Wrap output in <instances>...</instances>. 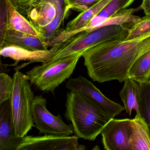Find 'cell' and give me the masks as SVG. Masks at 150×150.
<instances>
[{
    "label": "cell",
    "mask_w": 150,
    "mask_h": 150,
    "mask_svg": "<svg viewBox=\"0 0 150 150\" xmlns=\"http://www.w3.org/2000/svg\"><path fill=\"white\" fill-rule=\"evenodd\" d=\"M57 13L55 0H43L30 11L27 17L37 30L50 23L56 17Z\"/></svg>",
    "instance_id": "cell-13"
},
{
    "label": "cell",
    "mask_w": 150,
    "mask_h": 150,
    "mask_svg": "<svg viewBox=\"0 0 150 150\" xmlns=\"http://www.w3.org/2000/svg\"><path fill=\"white\" fill-rule=\"evenodd\" d=\"M131 121L129 119H112L105 126L101 133L102 142L106 150H130Z\"/></svg>",
    "instance_id": "cell-8"
},
{
    "label": "cell",
    "mask_w": 150,
    "mask_h": 150,
    "mask_svg": "<svg viewBox=\"0 0 150 150\" xmlns=\"http://www.w3.org/2000/svg\"><path fill=\"white\" fill-rule=\"evenodd\" d=\"M150 32V15H146L129 30L126 40L139 38Z\"/></svg>",
    "instance_id": "cell-22"
},
{
    "label": "cell",
    "mask_w": 150,
    "mask_h": 150,
    "mask_svg": "<svg viewBox=\"0 0 150 150\" xmlns=\"http://www.w3.org/2000/svg\"><path fill=\"white\" fill-rule=\"evenodd\" d=\"M57 5L58 13L54 19L50 23L44 27L37 29L39 37L44 43L51 40L57 32L59 30V27L63 22L66 16L69 11L66 8L64 0H55Z\"/></svg>",
    "instance_id": "cell-17"
},
{
    "label": "cell",
    "mask_w": 150,
    "mask_h": 150,
    "mask_svg": "<svg viewBox=\"0 0 150 150\" xmlns=\"http://www.w3.org/2000/svg\"><path fill=\"white\" fill-rule=\"evenodd\" d=\"M130 28L127 26L111 25L90 32H80L56 45V52L47 61H53L72 55L82 56L86 50L107 41L125 40Z\"/></svg>",
    "instance_id": "cell-3"
},
{
    "label": "cell",
    "mask_w": 150,
    "mask_h": 150,
    "mask_svg": "<svg viewBox=\"0 0 150 150\" xmlns=\"http://www.w3.org/2000/svg\"><path fill=\"white\" fill-rule=\"evenodd\" d=\"M66 87L71 92H78L88 97L102 107L113 118L120 114L125 108L106 97L91 81L79 76L69 78Z\"/></svg>",
    "instance_id": "cell-9"
},
{
    "label": "cell",
    "mask_w": 150,
    "mask_h": 150,
    "mask_svg": "<svg viewBox=\"0 0 150 150\" xmlns=\"http://www.w3.org/2000/svg\"><path fill=\"white\" fill-rule=\"evenodd\" d=\"M19 13L27 16L33 8L39 4L43 0H11Z\"/></svg>",
    "instance_id": "cell-25"
},
{
    "label": "cell",
    "mask_w": 150,
    "mask_h": 150,
    "mask_svg": "<svg viewBox=\"0 0 150 150\" xmlns=\"http://www.w3.org/2000/svg\"><path fill=\"white\" fill-rule=\"evenodd\" d=\"M16 8L11 0H0V51L3 47L11 15Z\"/></svg>",
    "instance_id": "cell-20"
},
{
    "label": "cell",
    "mask_w": 150,
    "mask_h": 150,
    "mask_svg": "<svg viewBox=\"0 0 150 150\" xmlns=\"http://www.w3.org/2000/svg\"><path fill=\"white\" fill-rule=\"evenodd\" d=\"M57 45L52 47L50 49L44 51H33L13 45L4 46L0 51V55L9 57L16 61L28 60L29 63L34 62H46L55 53Z\"/></svg>",
    "instance_id": "cell-11"
},
{
    "label": "cell",
    "mask_w": 150,
    "mask_h": 150,
    "mask_svg": "<svg viewBox=\"0 0 150 150\" xmlns=\"http://www.w3.org/2000/svg\"><path fill=\"white\" fill-rule=\"evenodd\" d=\"M22 140L15 133L10 100H7L0 105V150H16Z\"/></svg>",
    "instance_id": "cell-10"
},
{
    "label": "cell",
    "mask_w": 150,
    "mask_h": 150,
    "mask_svg": "<svg viewBox=\"0 0 150 150\" xmlns=\"http://www.w3.org/2000/svg\"><path fill=\"white\" fill-rule=\"evenodd\" d=\"M139 8L143 10L146 15H150V0H143L142 4Z\"/></svg>",
    "instance_id": "cell-26"
},
{
    "label": "cell",
    "mask_w": 150,
    "mask_h": 150,
    "mask_svg": "<svg viewBox=\"0 0 150 150\" xmlns=\"http://www.w3.org/2000/svg\"><path fill=\"white\" fill-rule=\"evenodd\" d=\"M80 55H72L53 61L46 62L26 72L31 84L45 92L55 94V90L72 75Z\"/></svg>",
    "instance_id": "cell-5"
},
{
    "label": "cell",
    "mask_w": 150,
    "mask_h": 150,
    "mask_svg": "<svg viewBox=\"0 0 150 150\" xmlns=\"http://www.w3.org/2000/svg\"><path fill=\"white\" fill-rule=\"evenodd\" d=\"M12 84V78L5 73H0V105L9 99Z\"/></svg>",
    "instance_id": "cell-23"
},
{
    "label": "cell",
    "mask_w": 150,
    "mask_h": 150,
    "mask_svg": "<svg viewBox=\"0 0 150 150\" xmlns=\"http://www.w3.org/2000/svg\"><path fill=\"white\" fill-rule=\"evenodd\" d=\"M10 97L11 109L15 133L23 137L34 126L32 107L34 96L26 75L18 70L12 77Z\"/></svg>",
    "instance_id": "cell-4"
},
{
    "label": "cell",
    "mask_w": 150,
    "mask_h": 150,
    "mask_svg": "<svg viewBox=\"0 0 150 150\" xmlns=\"http://www.w3.org/2000/svg\"><path fill=\"white\" fill-rule=\"evenodd\" d=\"M47 100L42 96L34 97L32 107L35 127L45 134L68 136L74 133L71 125H67L59 114L54 116L46 107Z\"/></svg>",
    "instance_id": "cell-6"
},
{
    "label": "cell",
    "mask_w": 150,
    "mask_h": 150,
    "mask_svg": "<svg viewBox=\"0 0 150 150\" xmlns=\"http://www.w3.org/2000/svg\"><path fill=\"white\" fill-rule=\"evenodd\" d=\"M128 78L139 84L150 82V49L134 62L129 70Z\"/></svg>",
    "instance_id": "cell-16"
},
{
    "label": "cell",
    "mask_w": 150,
    "mask_h": 150,
    "mask_svg": "<svg viewBox=\"0 0 150 150\" xmlns=\"http://www.w3.org/2000/svg\"><path fill=\"white\" fill-rule=\"evenodd\" d=\"M100 0H64L66 8L83 12L88 9Z\"/></svg>",
    "instance_id": "cell-24"
},
{
    "label": "cell",
    "mask_w": 150,
    "mask_h": 150,
    "mask_svg": "<svg viewBox=\"0 0 150 150\" xmlns=\"http://www.w3.org/2000/svg\"><path fill=\"white\" fill-rule=\"evenodd\" d=\"M130 150H150V131L146 122L138 114L131 121Z\"/></svg>",
    "instance_id": "cell-14"
},
{
    "label": "cell",
    "mask_w": 150,
    "mask_h": 150,
    "mask_svg": "<svg viewBox=\"0 0 150 150\" xmlns=\"http://www.w3.org/2000/svg\"><path fill=\"white\" fill-rule=\"evenodd\" d=\"M137 99L140 116L150 131V82L139 84Z\"/></svg>",
    "instance_id": "cell-19"
},
{
    "label": "cell",
    "mask_w": 150,
    "mask_h": 150,
    "mask_svg": "<svg viewBox=\"0 0 150 150\" xmlns=\"http://www.w3.org/2000/svg\"><path fill=\"white\" fill-rule=\"evenodd\" d=\"M64 116L78 138L93 141L113 119L102 107L83 93L67 92Z\"/></svg>",
    "instance_id": "cell-2"
},
{
    "label": "cell",
    "mask_w": 150,
    "mask_h": 150,
    "mask_svg": "<svg viewBox=\"0 0 150 150\" xmlns=\"http://www.w3.org/2000/svg\"><path fill=\"white\" fill-rule=\"evenodd\" d=\"M124 82V86L120 92V96L124 104L126 112L130 116L132 110H134L136 114L140 115L137 99L139 84L129 78L126 79Z\"/></svg>",
    "instance_id": "cell-18"
},
{
    "label": "cell",
    "mask_w": 150,
    "mask_h": 150,
    "mask_svg": "<svg viewBox=\"0 0 150 150\" xmlns=\"http://www.w3.org/2000/svg\"><path fill=\"white\" fill-rule=\"evenodd\" d=\"M9 28L21 32L39 37L38 33L36 28L28 19L18 11L16 8H14L11 15Z\"/></svg>",
    "instance_id": "cell-21"
},
{
    "label": "cell",
    "mask_w": 150,
    "mask_h": 150,
    "mask_svg": "<svg viewBox=\"0 0 150 150\" xmlns=\"http://www.w3.org/2000/svg\"><path fill=\"white\" fill-rule=\"evenodd\" d=\"M150 49V32L126 40H112L100 43L83 54L90 78L100 83L128 78V72L137 59Z\"/></svg>",
    "instance_id": "cell-1"
},
{
    "label": "cell",
    "mask_w": 150,
    "mask_h": 150,
    "mask_svg": "<svg viewBox=\"0 0 150 150\" xmlns=\"http://www.w3.org/2000/svg\"><path fill=\"white\" fill-rule=\"evenodd\" d=\"M134 0H112L97 15L93 17L88 25L81 32H90L96 29L99 26L119 11L126 9Z\"/></svg>",
    "instance_id": "cell-15"
},
{
    "label": "cell",
    "mask_w": 150,
    "mask_h": 150,
    "mask_svg": "<svg viewBox=\"0 0 150 150\" xmlns=\"http://www.w3.org/2000/svg\"><path fill=\"white\" fill-rule=\"evenodd\" d=\"M13 45L33 51H44L48 50L38 36L21 32L12 28L7 31L4 46Z\"/></svg>",
    "instance_id": "cell-12"
},
{
    "label": "cell",
    "mask_w": 150,
    "mask_h": 150,
    "mask_svg": "<svg viewBox=\"0 0 150 150\" xmlns=\"http://www.w3.org/2000/svg\"><path fill=\"white\" fill-rule=\"evenodd\" d=\"M86 148L79 144L76 136L45 134L43 136H29L23 140L16 150H83Z\"/></svg>",
    "instance_id": "cell-7"
},
{
    "label": "cell",
    "mask_w": 150,
    "mask_h": 150,
    "mask_svg": "<svg viewBox=\"0 0 150 150\" xmlns=\"http://www.w3.org/2000/svg\"><path fill=\"white\" fill-rule=\"evenodd\" d=\"M1 55H0V68H1Z\"/></svg>",
    "instance_id": "cell-27"
}]
</instances>
